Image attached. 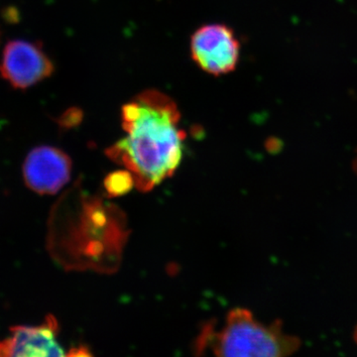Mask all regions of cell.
Instances as JSON below:
<instances>
[{
	"label": "cell",
	"mask_w": 357,
	"mask_h": 357,
	"mask_svg": "<svg viewBox=\"0 0 357 357\" xmlns=\"http://www.w3.org/2000/svg\"><path fill=\"white\" fill-rule=\"evenodd\" d=\"M103 185L109 197H119L131 191L135 181L129 171H116L105 178Z\"/></svg>",
	"instance_id": "7"
},
{
	"label": "cell",
	"mask_w": 357,
	"mask_h": 357,
	"mask_svg": "<svg viewBox=\"0 0 357 357\" xmlns=\"http://www.w3.org/2000/svg\"><path fill=\"white\" fill-rule=\"evenodd\" d=\"M171 96L146 89L121 107L126 136L107 150L115 163L132 174L139 191L153 189L171 177L182 162L185 133Z\"/></svg>",
	"instance_id": "1"
},
{
	"label": "cell",
	"mask_w": 357,
	"mask_h": 357,
	"mask_svg": "<svg viewBox=\"0 0 357 357\" xmlns=\"http://www.w3.org/2000/svg\"><path fill=\"white\" fill-rule=\"evenodd\" d=\"M59 325L49 316L37 326H14L10 335L0 340V356H63L64 347L59 344Z\"/></svg>",
	"instance_id": "6"
},
{
	"label": "cell",
	"mask_w": 357,
	"mask_h": 357,
	"mask_svg": "<svg viewBox=\"0 0 357 357\" xmlns=\"http://www.w3.org/2000/svg\"><path fill=\"white\" fill-rule=\"evenodd\" d=\"M354 337H356V342H357V326H356V333H354Z\"/></svg>",
	"instance_id": "8"
},
{
	"label": "cell",
	"mask_w": 357,
	"mask_h": 357,
	"mask_svg": "<svg viewBox=\"0 0 357 357\" xmlns=\"http://www.w3.org/2000/svg\"><path fill=\"white\" fill-rule=\"evenodd\" d=\"M300 340L282 330L280 321L265 325L246 309H234L222 326L206 324L195 342L199 356L278 357L293 354Z\"/></svg>",
	"instance_id": "2"
},
{
	"label": "cell",
	"mask_w": 357,
	"mask_h": 357,
	"mask_svg": "<svg viewBox=\"0 0 357 357\" xmlns=\"http://www.w3.org/2000/svg\"><path fill=\"white\" fill-rule=\"evenodd\" d=\"M55 72L53 61L40 42L11 40L0 60V76L14 89L32 88Z\"/></svg>",
	"instance_id": "4"
},
{
	"label": "cell",
	"mask_w": 357,
	"mask_h": 357,
	"mask_svg": "<svg viewBox=\"0 0 357 357\" xmlns=\"http://www.w3.org/2000/svg\"><path fill=\"white\" fill-rule=\"evenodd\" d=\"M72 160L57 147L42 145L26 156L23 178L26 185L40 195H55L69 183Z\"/></svg>",
	"instance_id": "5"
},
{
	"label": "cell",
	"mask_w": 357,
	"mask_h": 357,
	"mask_svg": "<svg viewBox=\"0 0 357 357\" xmlns=\"http://www.w3.org/2000/svg\"><path fill=\"white\" fill-rule=\"evenodd\" d=\"M191 56L204 72L215 77L223 76L236 69L241 43L227 25H204L192 35Z\"/></svg>",
	"instance_id": "3"
}]
</instances>
